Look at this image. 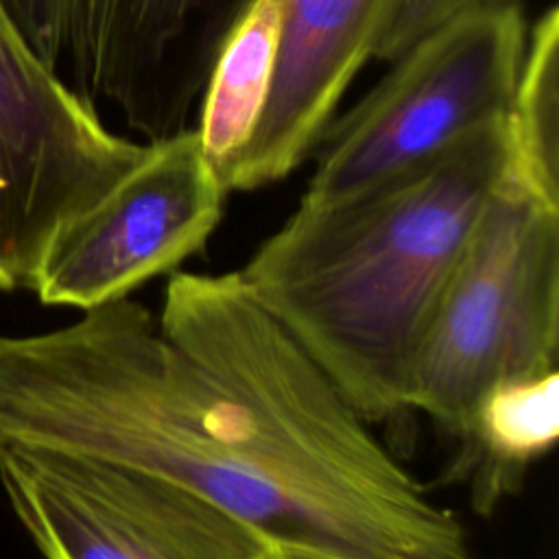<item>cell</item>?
Masks as SVG:
<instances>
[{"label": "cell", "mask_w": 559, "mask_h": 559, "mask_svg": "<svg viewBox=\"0 0 559 559\" xmlns=\"http://www.w3.org/2000/svg\"><path fill=\"white\" fill-rule=\"evenodd\" d=\"M507 162L500 118L341 203L299 205L238 271L365 421L408 411L417 349Z\"/></svg>", "instance_id": "1"}, {"label": "cell", "mask_w": 559, "mask_h": 559, "mask_svg": "<svg viewBox=\"0 0 559 559\" xmlns=\"http://www.w3.org/2000/svg\"><path fill=\"white\" fill-rule=\"evenodd\" d=\"M157 325L231 402L310 546L349 559H469L459 518L391 456L238 271L173 273Z\"/></svg>", "instance_id": "2"}, {"label": "cell", "mask_w": 559, "mask_h": 559, "mask_svg": "<svg viewBox=\"0 0 559 559\" xmlns=\"http://www.w3.org/2000/svg\"><path fill=\"white\" fill-rule=\"evenodd\" d=\"M557 356L559 203L504 170L421 338L408 411L467 448L483 397L500 382L555 371Z\"/></svg>", "instance_id": "3"}, {"label": "cell", "mask_w": 559, "mask_h": 559, "mask_svg": "<svg viewBox=\"0 0 559 559\" xmlns=\"http://www.w3.org/2000/svg\"><path fill=\"white\" fill-rule=\"evenodd\" d=\"M526 35L511 2L465 13L415 41L354 109L328 122L299 205L341 203L504 118Z\"/></svg>", "instance_id": "4"}, {"label": "cell", "mask_w": 559, "mask_h": 559, "mask_svg": "<svg viewBox=\"0 0 559 559\" xmlns=\"http://www.w3.org/2000/svg\"><path fill=\"white\" fill-rule=\"evenodd\" d=\"M148 144L109 131L24 41L0 2V290L31 288L50 240Z\"/></svg>", "instance_id": "5"}, {"label": "cell", "mask_w": 559, "mask_h": 559, "mask_svg": "<svg viewBox=\"0 0 559 559\" xmlns=\"http://www.w3.org/2000/svg\"><path fill=\"white\" fill-rule=\"evenodd\" d=\"M4 496L46 559H269L247 520L140 472L0 450Z\"/></svg>", "instance_id": "6"}, {"label": "cell", "mask_w": 559, "mask_h": 559, "mask_svg": "<svg viewBox=\"0 0 559 559\" xmlns=\"http://www.w3.org/2000/svg\"><path fill=\"white\" fill-rule=\"evenodd\" d=\"M225 197L194 127L148 142L144 157L50 240L31 290L46 306L79 310L124 299L205 247Z\"/></svg>", "instance_id": "7"}, {"label": "cell", "mask_w": 559, "mask_h": 559, "mask_svg": "<svg viewBox=\"0 0 559 559\" xmlns=\"http://www.w3.org/2000/svg\"><path fill=\"white\" fill-rule=\"evenodd\" d=\"M245 0H81L70 85L151 142L197 118L214 55Z\"/></svg>", "instance_id": "8"}, {"label": "cell", "mask_w": 559, "mask_h": 559, "mask_svg": "<svg viewBox=\"0 0 559 559\" xmlns=\"http://www.w3.org/2000/svg\"><path fill=\"white\" fill-rule=\"evenodd\" d=\"M386 7L389 0H288L273 87L231 192L275 183L304 164L371 59Z\"/></svg>", "instance_id": "9"}, {"label": "cell", "mask_w": 559, "mask_h": 559, "mask_svg": "<svg viewBox=\"0 0 559 559\" xmlns=\"http://www.w3.org/2000/svg\"><path fill=\"white\" fill-rule=\"evenodd\" d=\"M288 0H245L214 55L199 109L203 155L227 194L266 107Z\"/></svg>", "instance_id": "10"}, {"label": "cell", "mask_w": 559, "mask_h": 559, "mask_svg": "<svg viewBox=\"0 0 559 559\" xmlns=\"http://www.w3.org/2000/svg\"><path fill=\"white\" fill-rule=\"evenodd\" d=\"M559 435V371L496 384L478 404L465 454L478 467L476 498L491 507Z\"/></svg>", "instance_id": "11"}, {"label": "cell", "mask_w": 559, "mask_h": 559, "mask_svg": "<svg viewBox=\"0 0 559 559\" xmlns=\"http://www.w3.org/2000/svg\"><path fill=\"white\" fill-rule=\"evenodd\" d=\"M507 175L559 203V9H546L528 28L524 59L504 116Z\"/></svg>", "instance_id": "12"}, {"label": "cell", "mask_w": 559, "mask_h": 559, "mask_svg": "<svg viewBox=\"0 0 559 559\" xmlns=\"http://www.w3.org/2000/svg\"><path fill=\"white\" fill-rule=\"evenodd\" d=\"M518 0H389L378 28L371 59L393 61L435 28L480 9Z\"/></svg>", "instance_id": "13"}, {"label": "cell", "mask_w": 559, "mask_h": 559, "mask_svg": "<svg viewBox=\"0 0 559 559\" xmlns=\"http://www.w3.org/2000/svg\"><path fill=\"white\" fill-rule=\"evenodd\" d=\"M28 48L55 72L68 70L81 0H0Z\"/></svg>", "instance_id": "14"}, {"label": "cell", "mask_w": 559, "mask_h": 559, "mask_svg": "<svg viewBox=\"0 0 559 559\" xmlns=\"http://www.w3.org/2000/svg\"><path fill=\"white\" fill-rule=\"evenodd\" d=\"M269 559H349L345 555L317 548V546H304V544H271Z\"/></svg>", "instance_id": "15"}]
</instances>
